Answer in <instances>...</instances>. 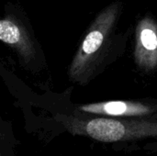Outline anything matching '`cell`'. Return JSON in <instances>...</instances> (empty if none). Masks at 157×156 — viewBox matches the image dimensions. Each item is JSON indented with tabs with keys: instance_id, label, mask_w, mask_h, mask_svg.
<instances>
[{
	"instance_id": "cell-4",
	"label": "cell",
	"mask_w": 157,
	"mask_h": 156,
	"mask_svg": "<svg viewBox=\"0 0 157 156\" xmlns=\"http://www.w3.org/2000/svg\"><path fill=\"white\" fill-rule=\"evenodd\" d=\"M133 123H126L111 119H94L86 124V133L100 142H116L133 134Z\"/></svg>"
},
{
	"instance_id": "cell-5",
	"label": "cell",
	"mask_w": 157,
	"mask_h": 156,
	"mask_svg": "<svg viewBox=\"0 0 157 156\" xmlns=\"http://www.w3.org/2000/svg\"><path fill=\"white\" fill-rule=\"evenodd\" d=\"M81 110L88 113L103 114L107 116L122 117V116H144L152 112V109L140 103L125 101H109L105 103L91 104L82 106Z\"/></svg>"
},
{
	"instance_id": "cell-3",
	"label": "cell",
	"mask_w": 157,
	"mask_h": 156,
	"mask_svg": "<svg viewBox=\"0 0 157 156\" xmlns=\"http://www.w3.org/2000/svg\"><path fill=\"white\" fill-rule=\"evenodd\" d=\"M135 60L146 72L157 67V27L152 17L144 18L136 31Z\"/></svg>"
},
{
	"instance_id": "cell-1",
	"label": "cell",
	"mask_w": 157,
	"mask_h": 156,
	"mask_svg": "<svg viewBox=\"0 0 157 156\" xmlns=\"http://www.w3.org/2000/svg\"><path fill=\"white\" fill-rule=\"evenodd\" d=\"M121 10V3H113L100 12L89 28L69 68L74 83H89L122 51L126 37L117 29Z\"/></svg>"
},
{
	"instance_id": "cell-2",
	"label": "cell",
	"mask_w": 157,
	"mask_h": 156,
	"mask_svg": "<svg viewBox=\"0 0 157 156\" xmlns=\"http://www.w3.org/2000/svg\"><path fill=\"white\" fill-rule=\"evenodd\" d=\"M0 40L12 47L18 56L29 64L36 61L37 46L29 30L14 16L4 17L0 21Z\"/></svg>"
}]
</instances>
